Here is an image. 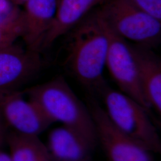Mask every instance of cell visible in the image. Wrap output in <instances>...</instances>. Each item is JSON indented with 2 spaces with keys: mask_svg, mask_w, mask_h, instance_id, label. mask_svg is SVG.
<instances>
[{
  "mask_svg": "<svg viewBox=\"0 0 161 161\" xmlns=\"http://www.w3.org/2000/svg\"><path fill=\"white\" fill-rule=\"evenodd\" d=\"M142 10L161 21V0H132Z\"/></svg>",
  "mask_w": 161,
  "mask_h": 161,
  "instance_id": "cell-16",
  "label": "cell"
},
{
  "mask_svg": "<svg viewBox=\"0 0 161 161\" xmlns=\"http://www.w3.org/2000/svg\"><path fill=\"white\" fill-rule=\"evenodd\" d=\"M23 6L25 30L22 38L28 50L41 53L56 16L58 0H27Z\"/></svg>",
  "mask_w": 161,
  "mask_h": 161,
  "instance_id": "cell-9",
  "label": "cell"
},
{
  "mask_svg": "<svg viewBox=\"0 0 161 161\" xmlns=\"http://www.w3.org/2000/svg\"><path fill=\"white\" fill-rule=\"evenodd\" d=\"M46 146L53 161H91L96 147L80 134L64 125L50 132Z\"/></svg>",
  "mask_w": 161,
  "mask_h": 161,
  "instance_id": "cell-11",
  "label": "cell"
},
{
  "mask_svg": "<svg viewBox=\"0 0 161 161\" xmlns=\"http://www.w3.org/2000/svg\"><path fill=\"white\" fill-rule=\"evenodd\" d=\"M0 115L8 129L23 135L39 136L53 124L19 90L4 94L0 102Z\"/></svg>",
  "mask_w": 161,
  "mask_h": 161,
  "instance_id": "cell-7",
  "label": "cell"
},
{
  "mask_svg": "<svg viewBox=\"0 0 161 161\" xmlns=\"http://www.w3.org/2000/svg\"><path fill=\"white\" fill-rule=\"evenodd\" d=\"M96 92L102 98L104 109L116 127L144 149L153 153H161V138L150 111L106 83Z\"/></svg>",
  "mask_w": 161,
  "mask_h": 161,
  "instance_id": "cell-3",
  "label": "cell"
},
{
  "mask_svg": "<svg viewBox=\"0 0 161 161\" xmlns=\"http://www.w3.org/2000/svg\"><path fill=\"white\" fill-rule=\"evenodd\" d=\"M104 23L109 36L106 66L110 75L121 92L132 98L150 112L151 109L142 92L137 66L130 42L115 34Z\"/></svg>",
  "mask_w": 161,
  "mask_h": 161,
  "instance_id": "cell-6",
  "label": "cell"
},
{
  "mask_svg": "<svg viewBox=\"0 0 161 161\" xmlns=\"http://www.w3.org/2000/svg\"><path fill=\"white\" fill-rule=\"evenodd\" d=\"M44 66L40 52L29 50L16 43L0 50V93L19 90Z\"/></svg>",
  "mask_w": 161,
  "mask_h": 161,
  "instance_id": "cell-8",
  "label": "cell"
},
{
  "mask_svg": "<svg viewBox=\"0 0 161 161\" xmlns=\"http://www.w3.org/2000/svg\"><path fill=\"white\" fill-rule=\"evenodd\" d=\"M25 30L23 10L15 19L7 23L0 24V50L12 46L19 38H22Z\"/></svg>",
  "mask_w": 161,
  "mask_h": 161,
  "instance_id": "cell-14",
  "label": "cell"
},
{
  "mask_svg": "<svg viewBox=\"0 0 161 161\" xmlns=\"http://www.w3.org/2000/svg\"><path fill=\"white\" fill-rule=\"evenodd\" d=\"M22 12L13 0H0V24L7 23L17 18Z\"/></svg>",
  "mask_w": 161,
  "mask_h": 161,
  "instance_id": "cell-15",
  "label": "cell"
},
{
  "mask_svg": "<svg viewBox=\"0 0 161 161\" xmlns=\"http://www.w3.org/2000/svg\"><path fill=\"white\" fill-rule=\"evenodd\" d=\"M23 92L53 124L62 123L97 146L94 125L89 109L62 76L32 86Z\"/></svg>",
  "mask_w": 161,
  "mask_h": 161,
  "instance_id": "cell-2",
  "label": "cell"
},
{
  "mask_svg": "<svg viewBox=\"0 0 161 161\" xmlns=\"http://www.w3.org/2000/svg\"><path fill=\"white\" fill-rule=\"evenodd\" d=\"M8 132V128L0 115V149L4 142H6V136Z\"/></svg>",
  "mask_w": 161,
  "mask_h": 161,
  "instance_id": "cell-17",
  "label": "cell"
},
{
  "mask_svg": "<svg viewBox=\"0 0 161 161\" xmlns=\"http://www.w3.org/2000/svg\"><path fill=\"white\" fill-rule=\"evenodd\" d=\"M96 8L106 25L125 40L151 48L159 44L161 21L132 0H108Z\"/></svg>",
  "mask_w": 161,
  "mask_h": 161,
  "instance_id": "cell-4",
  "label": "cell"
},
{
  "mask_svg": "<svg viewBox=\"0 0 161 161\" xmlns=\"http://www.w3.org/2000/svg\"><path fill=\"white\" fill-rule=\"evenodd\" d=\"M6 142L13 161H53L39 136L8 131Z\"/></svg>",
  "mask_w": 161,
  "mask_h": 161,
  "instance_id": "cell-13",
  "label": "cell"
},
{
  "mask_svg": "<svg viewBox=\"0 0 161 161\" xmlns=\"http://www.w3.org/2000/svg\"><path fill=\"white\" fill-rule=\"evenodd\" d=\"M5 94H6V93H0V102L2 100V99H3V98L4 97Z\"/></svg>",
  "mask_w": 161,
  "mask_h": 161,
  "instance_id": "cell-19",
  "label": "cell"
},
{
  "mask_svg": "<svg viewBox=\"0 0 161 161\" xmlns=\"http://www.w3.org/2000/svg\"><path fill=\"white\" fill-rule=\"evenodd\" d=\"M142 92L150 109L161 114V60L153 48L130 43Z\"/></svg>",
  "mask_w": 161,
  "mask_h": 161,
  "instance_id": "cell-10",
  "label": "cell"
},
{
  "mask_svg": "<svg viewBox=\"0 0 161 161\" xmlns=\"http://www.w3.org/2000/svg\"><path fill=\"white\" fill-rule=\"evenodd\" d=\"M0 161H13L8 153L3 152L0 149Z\"/></svg>",
  "mask_w": 161,
  "mask_h": 161,
  "instance_id": "cell-18",
  "label": "cell"
},
{
  "mask_svg": "<svg viewBox=\"0 0 161 161\" xmlns=\"http://www.w3.org/2000/svg\"><path fill=\"white\" fill-rule=\"evenodd\" d=\"M86 104L93 120L97 143L108 161H153V153L116 127L92 94L86 96Z\"/></svg>",
  "mask_w": 161,
  "mask_h": 161,
  "instance_id": "cell-5",
  "label": "cell"
},
{
  "mask_svg": "<svg viewBox=\"0 0 161 161\" xmlns=\"http://www.w3.org/2000/svg\"><path fill=\"white\" fill-rule=\"evenodd\" d=\"M96 8L67 33L66 58L76 80L93 92L106 83L103 74L109 47L107 29Z\"/></svg>",
  "mask_w": 161,
  "mask_h": 161,
  "instance_id": "cell-1",
  "label": "cell"
},
{
  "mask_svg": "<svg viewBox=\"0 0 161 161\" xmlns=\"http://www.w3.org/2000/svg\"><path fill=\"white\" fill-rule=\"evenodd\" d=\"M108 0H58L56 16L44 39L41 51L52 44L86 17Z\"/></svg>",
  "mask_w": 161,
  "mask_h": 161,
  "instance_id": "cell-12",
  "label": "cell"
}]
</instances>
